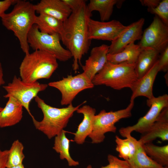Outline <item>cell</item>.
<instances>
[{
	"instance_id": "1",
	"label": "cell",
	"mask_w": 168,
	"mask_h": 168,
	"mask_svg": "<svg viewBox=\"0 0 168 168\" xmlns=\"http://www.w3.org/2000/svg\"><path fill=\"white\" fill-rule=\"evenodd\" d=\"M86 2L73 11L63 22V30L60 35L63 44L73 57L72 67L75 73L79 69L78 64H81L82 57L87 53L90 44L88 23L92 13L88 10Z\"/></svg>"
},
{
	"instance_id": "2",
	"label": "cell",
	"mask_w": 168,
	"mask_h": 168,
	"mask_svg": "<svg viewBox=\"0 0 168 168\" xmlns=\"http://www.w3.org/2000/svg\"><path fill=\"white\" fill-rule=\"evenodd\" d=\"M34 5L29 1L17 0L12 11L1 17L2 25L12 31L18 39L25 54L30 53L27 41L29 32L35 24L36 15Z\"/></svg>"
},
{
	"instance_id": "3",
	"label": "cell",
	"mask_w": 168,
	"mask_h": 168,
	"mask_svg": "<svg viewBox=\"0 0 168 168\" xmlns=\"http://www.w3.org/2000/svg\"><path fill=\"white\" fill-rule=\"evenodd\" d=\"M35 100L43 113V117L40 121L36 120L34 117L32 118L33 124L36 129L49 139L55 137L63 130L74 112L86 102L85 101L76 107L71 103L67 107L58 108L48 105L38 96Z\"/></svg>"
},
{
	"instance_id": "4",
	"label": "cell",
	"mask_w": 168,
	"mask_h": 168,
	"mask_svg": "<svg viewBox=\"0 0 168 168\" xmlns=\"http://www.w3.org/2000/svg\"><path fill=\"white\" fill-rule=\"evenodd\" d=\"M58 67L56 58L47 52L35 50L25 54L19 67L20 78L27 82L49 78Z\"/></svg>"
},
{
	"instance_id": "5",
	"label": "cell",
	"mask_w": 168,
	"mask_h": 168,
	"mask_svg": "<svg viewBox=\"0 0 168 168\" xmlns=\"http://www.w3.org/2000/svg\"><path fill=\"white\" fill-rule=\"evenodd\" d=\"M135 66V63L114 64L107 61L92 82L94 86L104 85L116 90L131 89L138 79Z\"/></svg>"
},
{
	"instance_id": "6",
	"label": "cell",
	"mask_w": 168,
	"mask_h": 168,
	"mask_svg": "<svg viewBox=\"0 0 168 168\" xmlns=\"http://www.w3.org/2000/svg\"><path fill=\"white\" fill-rule=\"evenodd\" d=\"M60 35L58 34H49L40 32L37 26L34 24L30 30L27 37L29 47L35 50L49 53L61 62H66L72 57L67 49L60 43Z\"/></svg>"
},
{
	"instance_id": "7",
	"label": "cell",
	"mask_w": 168,
	"mask_h": 168,
	"mask_svg": "<svg viewBox=\"0 0 168 168\" xmlns=\"http://www.w3.org/2000/svg\"><path fill=\"white\" fill-rule=\"evenodd\" d=\"M134 105V100H130L129 104L125 109L109 112L103 110L95 115L92 131L88 136L91 142L95 144L101 143L104 140L106 133H115L117 130L115 124L122 119L130 117Z\"/></svg>"
},
{
	"instance_id": "8",
	"label": "cell",
	"mask_w": 168,
	"mask_h": 168,
	"mask_svg": "<svg viewBox=\"0 0 168 168\" xmlns=\"http://www.w3.org/2000/svg\"><path fill=\"white\" fill-rule=\"evenodd\" d=\"M46 84L40 83L36 82H27L23 81L20 77L15 76L11 82L3 87L7 92L3 96L5 98L12 97L18 101L27 112L32 118L30 104L31 100L40 92L45 90L48 86Z\"/></svg>"
},
{
	"instance_id": "9",
	"label": "cell",
	"mask_w": 168,
	"mask_h": 168,
	"mask_svg": "<svg viewBox=\"0 0 168 168\" xmlns=\"http://www.w3.org/2000/svg\"><path fill=\"white\" fill-rule=\"evenodd\" d=\"M48 85L60 91L62 105L72 103L79 93L86 89H91L94 86L92 81L83 72L74 76L68 75L61 80L50 82Z\"/></svg>"
},
{
	"instance_id": "10",
	"label": "cell",
	"mask_w": 168,
	"mask_h": 168,
	"mask_svg": "<svg viewBox=\"0 0 168 168\" xmlns=\"http://www.w3.org/2000/svg\"><path fill=\"white\" fill-rule=\"evenodd\" d=\"M147 105L150 107V109L144 116L139 119L136 124L119 129V133L122 136L125 138L133 131L141 134L146 132L156 121L162 110L168 107V95L165 94L147 99Z\"/></svg>"
},
{
	"instance_id": "11",
	"label": "cell",
	"mask_w": 168,
	"mask_h": 168,
	"mask_svg": "<svg viewBox=\"0 0 168 168\" xmlns=\"http://www.w3.org/2000/svg\"><path fill=\"white\" fill-rule=\"evenodd\" d=\"M140 40L138 44L141 49L150 48L160 53L168 46V26L155 15Z\"/></svg>"
},
{
	"instance_id": "12",
	"label": "cell",
	"mask_w": 168,
	"mask_h": 168,
	"mask_svg": "<svg viewBox=\"0 0 168 168\" xmlns=\"http://www.w3.org/2000/svg\"><path fill=\"white\" fill-rule=\"evenodd\" d=\"M126 26L116 20L103 21L90 18L88 23V38L90 40L94 39L112 42L119 36Z\"/></svg>"
},
{
	"instance_id": "13",
	"label": "cell",
	"mask_w": 168,
	"mask_h": 168,
	"mask_svg": "<svg viewBox=\"0 0 168 168\" xmlns=\"http://www.w3.org/2000/svg\"><path fill=\"white\" fill-rule=\"evenodd\" d=\"M145 19L141 18L128 26L119 36L111 42L109 45L108 53L115 54L122 51L128 45L140 40L143 33L142 29Z\"/></svg>"
},
{
	"instance_id": "14",
	"label": "cell",
	"mask_w": 168,
	"mask_h": 168,
	"mask_svg": "<svg viewBox=\"0 0 168 168\" xmlns=\"http://www.w3.org/2000/svg\"><path fill=\"white\" fill-rule=\"evenodd\" d=\"M109 48L104 44L93 48L85 65L82 66L83 72L91 81L107 62Z\"/></svg>"
},
{
	"instance_id": "15",
	"label": "cell",
	"mask_w": 168,
	"mask_h": 168,
	"mask_svg": "<svg viewBox=\"0 0 168 168\" xmlns=\"http://www.w3.org/2000/svg\"><path fill=\"white\" fill-rule=\"evenodd\" d=\"M157 138L163 141L168 140V107L162 110L156 121L146 132L141 134L138 141L143 145L152 142Z\"/></svg>"
},
{
	"instance_id": "16",
	"label": "cell",
	"mask_w": 168,
	"mask_h": 168,
	"mask_svg": "<svg viewBox=\"0 0 168 168\" xmlns=\"http://www.w3.org/2000/svg\"><path fill=\"white\" fill-rule=\"evenodd\" d=\"M159 72L158 60L152 68L141 78L138 79L131 89L132 94L130 100H134L137 97L143 96L150 100L154 97L153 86L158 72Z\"/></svg>"
},
{
	"instance_id": "17",
	"label": "cell",
	"mask_w": 168,
	"mask_h": 168,
	"mask_svg": "<svg viewBox=\"0 0 168 168\" xmlns=\"http://www.w3.org/2000/svg\"><path fill=\"white\" fill-rule=\"evenodd\" d=\"M34 6L35 12L39 14L49 15L63 22L72 12L63 0H41Z\"/></svg>"
},
{
	"instance_id": "18",
	"label": "cell",
	"mask_w": 168,
	"mask_h": 168,
	"mask_svg": "<svg viewBox=\"0 0 168 168\" xmlns=\"http://www.w3.org/2000/svg\"><path fill=\"white\" fill-rule=\"evenodd\" d=\"M4 108L0 111V128L14 125L20 122L23 117V108L16 99L9 97Z\"/></svg>"
},
{
	"instance_id": "19",
	"label": "cell",
	"mask_w": 168,
	"mask_h": 168,
	"mask_svg": "<svg viewBox=\"0 0 168 168\" xmlns=\"http://www.w3.org/2000/svg\"><path fill=\"white\" fill-rule=\"evenodd\" d=\"M76 111L82 114L83 118L78 126L77 131L74 133L73 141L78 144H82L91 132L96 110L90 106L85 105L80 107Z\"/></svg>"
},
{
	"instance_id": "20",
	"label": "cell",
	"mask_w": 168,
	"mask_h": 168,
	"mask_svg": "<svg viewBox=\"0 0 168 168\" xmlns=\"http://www.w3.org/2000/svg\"><path fill=\"white\" fill-rule=\"evenodd\" d=\"M160 53L150 48L142 49L135 63V70L138 79L144 76L158 60Z\"/></svg>"
},
{
	"instance_id": "21",
	"label": "cell",
	"mask_w": 168,
	"mask_h": 168,
	"mask_svg": "<svg viewBox=\"0 0 168 168\" xmlns=\"http://www.w3.org/2000/svg\"><path fill=\"white\" fill-rule=\"evenodd\" d=\"M124 1L118 0H90L87 5L90 12L94 11L99 12L101 21H108L112 15L114 5L120 7Z\"/></svg>"
},
{
	"instance_id": "22",
	"label": "cell",
	"mask_w": 168,
	"mask_h": 168,
	"mask_svg": "<svg viewBox=\"0 0 168 168\" xmlns=\"http://www.w3.org/2000/svg\"><path fill=\"white\" fill-rule=\"evenodd\" d=\"M135 146L134 154L127 161L131 168H168L158 164L147 156L142 145L137 140Z\"/></svg>"
},
{
	"instance_id": "23",
	"label": "cell",
	"mask_w": 168,
	"mask_h": 168,
	"mask_svg": "<svg viewBox=\"0 0 168 168\" xmlns=\"http://www.w3.org/2000/svg\"><path fill=\"white\" fill-rule=\"evenodd\" d=\"M142 49L138 44L131 43L121 51L115 54L108 53L107 61L114 64L124 62L135 63Z\"/></svg>"
},
{
	"instance_id": "24",
	"label": "cell",
	"mask_w": 168,
	"mask_h": 168,
	"mask_svg": "<svg viewBox=\"0 0 168 168\" xmlns=\"http://www.w3.org/2000/svg\"><path fill=\"white\" fill-rule=\"evenodd\" d=\"M35 24L40 32L49 34H58L60 35L63 30V22L44 14L36 16Z\"/></svg>"
},
{
	"instance_id": "25",
	"label": "cell",
	"mask_w": 168,
	"mask_h": 168,
	"mask_svg": "<svg viewBox=\"0 0 168 168\" xmlns=\"http://www.w3.org/2000/svg\"><path fill=\"white\" fill-rule=\"evenodd\" d=\"M66 131L63 130L54 137V143L53 147L55 151L59 154L61 160H66L70 166H76L79 165L78 161L74 160L70 153V141L66 136Z\"/></svg>"
},
{
	"instance_id": "26",
	"label": "cell",
	"mask_w": 168,
	"mask_h": 168,
	"mask_svg": "<svg viewBox=\"0 0 168 168\" xmlns=\"http://www.w3.org/2000/svg\"><path fill=\"white\" fill-rule=\"evenodd\" d=\"M146 153L152 160L160 165L168 167V145L158 146L152 142L142 145Z\"/></svg>"
},
{
	"instance_id": "27",
	"label": "cell",
	"mask_w": 168,
	"mask_h": 168,
	"mask_svg": "<svg viewBox=\"0 0 168 168\" xmlns=\"http://www.w3.org/2000/svg\"><path fill=\"white\" fill-rule=\"evenodd\" d=\"M122 139L117 135L115 136V150L119 153V156L125 161L128 160L134 154L136 150V139L131 135Z\"/></svg>"
},
{
	"instance_id": "28",
	"label": "cell",
	"mask_w": 168,
	"mask_h": 168,
	"mask_svg": "<svg viewBox=\"0 0 168 168\" xmlns=\"http://www.w3.org/2000/svg\"><path fill=\"white\" fill-rule=\"evenodd\" d=\"M24 148L23 144L19 140H16L13 142L8 150L7 167L22 164L25 157L23 153Z\"/></svg>"
},
{
	"instance_id": "29",
	"label": "cell",
	"mask_w": 168,
	"mask_h": 168,
	"mask_svg": "<svg viewBox=\"0 0 168 168\" xmlns=\"http://www.w3.org/2000/svg\"><path fill=\"white\" fill-rule=\"evenodd\" d=\"M147 11L157 16L166 25L168 26V0L161 1L156 7L147 8Z\"/></svg>"
},
{
	"instance_id": "30",
	"label": "cell",
	"mask_w": 168,
	"mask_h": 168,
	"mask_svg": "<svg viewBox=\"0 0 168 168\" xmlns=\"http://www.w3.org/2000/svg\"><path fill=\"white\" fill-rule=\"evenodd\" d=\"M109 164L100 168H131L128 162L125 160L119 159L116 156L109 154L107 156ZM86 168H93L90 165Z\"/></svg>"
},
{
	"instance_id": "31",
	"label": "cell",
	"mask_w": 168,
	"mask_h": 168,
	"mask_svg": "<svg viewBox=\"0 0 168 168\" xmlns=\"http://www.w3.org/2000/svg\"><path fill=\"white\" fill-rule=\"evenodd\" d=\"M159 71L166 72L168 70V46L160 53L158 59Z\"/></svg>"
},
{
	"instance_id": "32",
	"label": "cell",
	"mask_w": 168,
	"mask_h": 168,
	"mask_svg": "<svg viewBox=\"0 0 168 168\" xmlns=\"http://www.w3.org/2000/svg\"><path fill=\"white\" fill-rule=\"evenodd\" d=\"M17 0H4L0 1V18L5 13V12L13 4H15Z\"/></svg>"
},
{
	"instance_id": "33",
	"label": "cell",
	"mask_w": 168,
	"mask_h": 168,
	"mask_svg": "<svg viewBox=\"0 0 168 168\" xmlns=\"http://www.w3.org/2000/svg\"><path fill=\"white\" fill-rule=\"evenodd\" d=\"M68 6L73 11L79 8L86 1L84 0H63Z\"/></svg>"
},
{
	"instance_id": "34",
	"label": "cell",
	"mask_w": 168,
	"mask_h": 168,
	"mask_svg": "<svg viewBox=\"0 0 168 168\" xmlns=\"http://www.w3.org/2000/svg\"><path fill=\"white\" fill-rule=\"evenodd\" d=\"M8 153V150H0V168H7Z\"/></svg>"
},
{
	"instance_id": "35",
	"label": "cell",
	"mask_w": 168,
	"mask_h": 168,
	"mask_svg": "<svg viewBox=\"0 0 168 168\" xmlns=\"http://www.w3.org/2000/svg\"><path fill=\"white\" fill-rule=\"evenodd\" d=\"M159 0H140L141 4L147 7V8H154L156 7L161 2Z\"/></svg>"
},
{
	"instance_id": "36",
	"label": "cell",
	"mask_w": 168,
	"mask_h": 168,
	"mask_svg": "<svg viewBox=\"0 0 168 168\" xmlns=\"http://www.w3.org/2000/svg\"><path fill=\"white\" fill-rule=\"evenodd\" d=\"M5 81L3 78V72L2 64L0 62V87L5 84Z\"/></svg>"
},
{
	"instance_id": "37",
	"label": "cell",
	"mask_w": 168,
	"mask_h": 168,
	"mask_svg": "<svg viewBox=\"0 0 168 168\" xmlns=\"http://www.w3.org/2000/svg\"><path fill=\"white\" fill-rule=\"evenodd\" d=\"M7 168H25V167L23 165V164L18 165L17 166H12V167H7Z\"/></svg>"
},
{
	"instance_id": "38",
	"label": "cell",
	"mask_w": 168,
	"mask_h": 168,
	"mask_svg": "<svg viewBox=\"0 0 168 168\" xmlns=\"http://www.w3.org/2000/svg\"><path fill=\"white\" fill-rule=\"evenodd\" d=\"M3 108L0 105V111Z\"/></svg>"
}]
</instances>
